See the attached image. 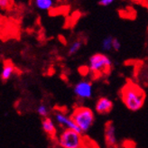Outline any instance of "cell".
Listing matches in <instances>:
<instances>
[{"label":"cell","instance_id":"cell-9","mask_svg":"<svg viewBox=\"0 0 148 148\" xmlns=\"http://www.w3.org/2000/svg\"><path fill=\"white\" fill-rule=\"evenodd\" d=\"M42 130L44 131V133L51 138V139H56V127L54 125L53 121L51 120V118H50L49 116L46 117H42Z\"/></svg>","mask_w":148,"mask_h":148},{"label":"cell","instance_id":"cell-11","mask_svg":"<svg viewBox=\"0 0 148 148\" xmlns=\"http://www.w3.org/2000/svg\"><path fill=\"white\" fill-rule=\"evenodd\" d=\"M34 5L41 11H49L54 5V0H34Z\"/></svg>","mask_w":148,"mask_h":148},{"label":"cell","instance_id":"cell-10","mask_svg":"<svg viewBox=\"0 0 148 148\" xmlns=\"http://www.w3.org/2000/svg\"><path fill=\"white\" fill-rule=\"evenodd\" d=\"M14 71H16V69H14V66L11 62H5L1 71V74H0V78L3 81L8 80L14 75Z\"/></svg>","mask_w":148,"mask_h":148},{"label":"cell","instance_id":"cell-8","mask_svg":"<svg viewBox=\"0 0 148 148\" xmlns=\"http://www.w3.org/2000/svg\"><path fill=\"white\" fill-rule=\"evenodd\" d=\"M112 108H113V102L106 97H102L99 99L95 106L96 111L100 115L109 113L112 110Z\"/></svg>","mask_w":148,"mask_h":148},{"label":"cell","instance_id":"cell-6","mask_svg":"<svg viewBox=\"0 0 148 148\" xmlns=\"http://www.w3.org/2000/svg\"><path fill=\"white\" fill-rule=\"evenodd\" d=\"M92 84L90 81L81 80L74 87V93L79 99H90L92 96Z\"/></svg>","mask_w":148,"mask_h":148},{"label":"cell","instance_id":"cell-16","mask_svg":"<svg viewBox=\"0 0 148 148\" xmlns=\"http://www.w3.org/2000/svg\"><path fill=\"white\" fill-rule=\"evenodd\" d=\"M112 47H113V50H115L116 51L120 50V48H121V42H120V41L118 40L117 38H113Z\"/></svg>","mask_w":148,"mask_h":148},{"label":"cell","instance_id":"cell-3","mask_svg":"<svg viewBox=\"0 0 148 148\" xmlns=\"http://www.w3.org/2000/svg\"><path fill=\"white\" fill-rule=\"evenodd\" d=\"M82 134L73 129H63L57 137V143L62 148H83Z\"/></svg>","mask_w":148,"mask_h":148},{"label":"cell","instance_id":"cell-5","mask_svg":"<svg viewBox=\"0 0 148 148\" xmlns=\"http://www.w3.org/2000/svg\"><path fill=\"white\" fill-rule=\"evenodd\" d=\"M54 118L56 122L59 124L60 127H62L63 129H73L77 132L82 134V132L79 129V127L76 125V123L73 121V119L70 116L63 114L62 111H55L54 112Z\"/></svg>","mask_w":148,"mask_h":148},{"label":"cell","instance_id":"cell-12","mask_svg":"<svg viewBox=\"0 0 148 148\" xmlns=\"http://www.w3.org/2000/svg\"><path fill=\"white\" fill-rule=\"evenodd\" d=\"M82 46V42L80 40H77L74 41L69 47V51H68V55H73L78 53V51L81 48Z\"/></svg>","mask_w":148,"mask_h":148},{"label":"cell","instance_id":"cell-1","mask_svg":"<svg viewBox=\"0 0 148 148\" xmlns=\"http://www.w3.org/2000/svg\"><path fill=\"white\" fill-rule=\"evenodd\" d=\"M120 98L124 105L131 111L142 108L145 100V93L137 84L128 81L120 90Z\"/></svg>","mask_w":148,"mask_h":148},{"label":"cell","instance_id":"cell-13","mask_svg":"<svg viewBox=\"0 0 148 148\" xmlns=\"http://www.w3.org/2000/svg\"><path fill=\"white\" fill-rule=\"evenodd\" d=\"M112 43H113V37L108 36L102 41V49L105 51H109L111 49H113L112 47Z\"/></svg>","mask_w":148,"mask_h":148},{"label":"cell","instance_id":"cell-15","mask_svg":"<svg viewBox=\"0 0 148 148\" xmlns=\"http://www.w3.org/2000/svg\"><path fill=\"white\" fill-rule=\"evenodd\" d=\"M12 0H0V8L2 10L9 9L12 5Z\"/></svg>","mask_w":148,"mask_h":148},{"label":"cell","instance_id":"cell-17","mask_svg":"<svg viewBox=\"0 0 148 148\" xmlns=\"http://www.w3.org/2000/svg\"><path fill=\"white\" fill-rule=\"evenodd\" d=\"M114 1H115V0H99V4L101 5L108 6V5H110Z\"/></svg>","mask_w":148,"mask_h":148},{"label":"cell","instance_id":"cell-7","mask_svg":"<svg viewBox=\"0 0 148 148\" xmlns=\"http://www.w3.org/2000/svg\"><path fill=\"white\" fill-rule=\"evenodd\" d=\"M105 142L108 148H116L117 140L116 136V128L113 122L108 121L105 125Z\"/></svg>","mask_w":148,"mask_h":148},{"label":"cell","instance_id":"cell-4","mask_svg":"<svg viewBox=\"0 0 148 148\" xmlns=\"http://www.w3.org/2000/svg\"><path fill=\"white\" fill-rule=\"evenodd\" d=\"M112 66L110 59L103 53H96L90 56L88 60V69L90 71L96 75H102L108 73Z\"/></svg>","mask_w":148,"mask_h":148},{"label":"cell","instance_id":"cell-14","mask_svg":"<svg viewBox=\"0 0 148 148\" xmlns=\"http://www.w3.org/2000/svg\"><path fill=\"white\" fill-rule=\"evenodd\" d=\"M37 113H38L39 116H41L42 117H46V116H48L49 111H48L47 107H45L44 105H40L38 107V108H37Z\"/></svg>","mask_w":148,"mask_h":148},{"label":"cell","instance_id":"cell-2","mask_svg":"<svg viewBox=\"0 0 148 148\" xmlns=\"http://www.w3.org/2000/svg\"><path fill=\"white\" fill-rule=\"evenodd\" d=\"M71 117L82 133H86L90 130L95 120L93 111L90 108L85 107L76 108L71 113Z\"/></svg>","mask_w":148,"mask_h":148}]
</instances>
